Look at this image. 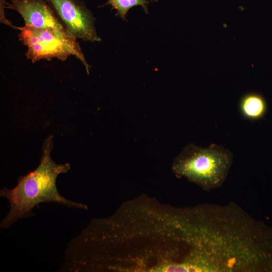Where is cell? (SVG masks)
<instances>
[{
  "instance_id": "obj_7",
  "label": "cell",
  "mask_w": 272,
  "mask_h": 272,
  "mask_svg": "<svg viewBox=\"0 0 272 272\" xmlns=\"http://www.w3.org/2000/svg\"><path fill=\"white\" fill-rule=\"evenodd\" d=\"M148 0H108L102 6L110 5L111 10H115V15L119 17L122 20L127 21L126 16L129 10L134 7L141 6L146 14L149 13L148 5L150 2Z\"/></svg>"
},
{
  "instance_id": "obj_6",
  "label": "cell",
  "mask_w": 272,
  "mask_h": 272,
  "mask_svg": "<svg viewBox=\"0 0 272 272\" xmlns=\"http://www.w3.org/2000/svg\"><path fill=\"white\" fill-rule=\"evenodd\" d=\"M239 108L244 117L256 120L262 118L265 115L267 104L262 95L257 92H251L242 96Z\"/></svg>"
},
{
  "instance_id": "obj_3",
  "label": "cell",
  "mask_w": 272,
  "mask_h": 272,
  "mask_svg": "<svg viewBox=\"0 0 272 272\" xmlns=\"http://www.w3.org/2000/svg\"><path fill=\"white\" fill-rule=\"evenodd\" d=\"M20 31L19 39L27 47L25 53L32 63L41 59L50 60L56 58L66 60L74 56L84 64L89 73L90 67L77 39L65 30L52 28H36L24 25L17 27Z\"/></svg>"
},
{
  "instance_id": "obj_1",
  "label": "cell",
  "mask_w": 272,
  "mask_h": 272,
  "mask_svg": "<svg viewBox=\"0 0 272 272\" xmlns=\"http://www.w3.org/2000/svg\"><path fill=\"white\" fill-rule=\"evenodd\" d=\"M53 147V136L49 135L42 146V154L37 168L27 175L20 176L18 184L12 189L5 187L0 196L7 198L10 210L0 225L8 229L18 220L34 215L32 210L39 203L54 202L69 208L86 210L87 206L62 196L56 187V179L71 169L69 163L58 164L51 157Z\"/></svg>"
},
{
  "instance_id": "obj_2",
  "label": "cell",
  "mask_w": 272,
  "mask_h": 272,
  "mask_svg": "<svg viewBox=\"0 0 272 272\" xmlns=\"http://www.w3.org/2000/svg\"><path fill=\"white\" fill-rule=\"evenodd\" d=\"M233 160L228 149L213 144L208 148L186 145L174 160L172 169L178 177L184 176L210 190L222 185Z\"/></svg>"
},
{
  "instance_id": "obj_4",
  "label": "cell",
  "mask_w": 272,
  "mask_h": 272,
  "mask_svg": "<svg viewBox=\"0 0 272 272\" xmlns=\"http://www.w3.org/2000/svg\"><path fill=\"white\" fill-rule=\"evenodd\" d=\"M63 24L66 31L76 39L92 42L101 41L97 35L96 18L80 0H46Z\"/></svg>"
},
{
  "instance_id": "obj_5",
  "label": "cell",
  "mask_w": 272,
  "mask_h": 272,
  "mask_svg": "<svg viewBox=\"0 0 272 272\" xmlns=\"http://www.w3.org/2000/svg\"><path fill=\"white\" fill-rule=\"evenodd\" d=\"M5 8L16 11L21 15L25 25L36 28L65 29L46 0H9ZM66 31V30H65Z\"/></svg>"
}]
</instances>
